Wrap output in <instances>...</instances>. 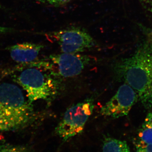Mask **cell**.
Here are the masks:
<instances>
[{
  "instance_id": "cell-1",
  "label": "cell",
  "mask_w": 152,
  "mask_h": 152,
  "mask_svg": "<svg viewBox=\"0 0 152 152\" xmlns=\"http://www.w3.org/2000/svg\"><path fill=\"white\" fill-rule=\"evenodd\" d=\"M118 77L132 87L145 108L152 110V43L141 44L134 53L115 64Z\"/></svg>"
},
{
  "instance_id": "cell-2",
  "label": "cell",
  "mask_w": 152,
  "mask_h": 152,
  "mask_svg": "<svg viewBox=\"0 0 152 152\" xmlns=\"http://www.w3.org/2000/svg\"><path fill=\"white\" fill-rule=\"evenodd\" d=\"M34 117L32 104L26 101L18 87L9 83L0 85V132L25 128Z\"/></svg>"
},
{
  "instance_id": "cell-3",
  "label": "cell",
  "mask_w": 152,
  "mask_h": 152,
  "mask_svg": "<svg viewBox=\"0 0 152 152\" xmlns=\"http://www.w3.org/2000/svg\"><path fill=\"white\" fill-rule=\"evenodd\" d=\"M38 67L26 69L17 79V83L26 92L31 104L39 100L51 101L58 92V82L52 77L54 75H48Z\"/></svg>"
},
{
  "instance_id": "cell-4",
  "label": "cell",
  "mask_w": 152,
  "mask_h": 152,
  "mask_svg": "<svg viewBox=\"0 0 152 152\" xmlns=\"http://www.w3.org/2000/svg\"><path fill=\"white\" fill-rule=\"evenodd\" d=\"M94 108L93 101L90 99L71 106L56 128L58 135L64 141H67L80 134Z\"/></svg>"
},
{
  "instance_id": "cell-5",
  "label": "cell",
  "mask_w": 152,
  "mask_h": 152,
  "mask_svg": "<svg viewBox=\"0 0 152 152\" xmlns=\"http://www.w3.org/2000/svg\"><path fill=\"white\" fill-rule=\"evenodd\" d=\"M92 61L91 57L78 53H63L52 55L46 67L55 76L72 77L80 75Z\"/></svg>"
},
{
  "instance_id": "cell-6",
  "label": "cell",
  "mask_w": 152,
  "mask_h": 152,
  "mask_svg": "<svg viewBox=\"0 0 152 152\" xmlns=\"http://www.w3.org/2000/svg\"><path fill=\"white\" fill-rule=\"evenodd\" d=\"M51 37L58 43L63 53H79L96 45L94 40L88 33L78 28L55 32Z\"/></svg>"
},
{
  "instance_id": "cell-7",
  "label": "cell",
  "mask_w": 152,
  "mask_h": 152,
  "mask_svg": "<svg viewBox=\"0 0 152 152\" xmlns=\"http://www.w3.org/2000/svg\"><path fill=\"white\" fill-rule=\"evenodd\" d=\"M138 98L134 90L124 83L115 94L102 107L101 114L112 118L125 116L129 114Z\"/></svg>"
},
{
  "instance_id": "cell-8",
  "label": "cell",
  "mask_w": 152,
  "mask_h": 152,
  "mask_svg": "<svg viewBox=\"0 0 152 152\" xmlns=\"http://www.w3.org/2000/svg\"><path fill=\"white\" fill-rule=\"evenodd\" d=\"M40 44L24 42L17 44L8 48L11 58L18 63H31L37 58L43 48Z\"/></svg>"
},
{
  "instance_id": "cell-9",
  "label": "cell",
  "mask_w": 152,
  "mask_h": 152,
  "mask_svg": "<svg viewBox=\"0 0 152 152\" xmlns=\"http://www.w3.org/2000/svg\"><path fill=\"white\" fill-rule=\"evenodd\" d=\"M102 148L103 152H130L126 142L111 137L104 139Z\"/></svg>"
},
{
  "instance_id": "cell-10",
  "label": "cell",
  "mask_w": 152,
  "mask_h": 152,
  "mask_svg": "<svg viewBox=\"0 0 152 152\" xmlns=\"http://www.w3.org/2000/svg\"><path fill=\"white\" fill-rule=\"evenodd\" d=\"M139 141L146 144H152V112L147 115L138 132Z\"/></svg>"
},
{
  "instance_id": "cell-11",
  "label": "cell",
  "mask_w": 152,
  "mask_h": 152,
  "mask_svg": "<svg viewBox=\"0 0 152 152\" xmlns=\"http://www.w3.org/2000/svg\"><path fill=\"white\" fill-rule=\"evenodd\" d=\"M0 152H32L27 147L21 145L0 144Z\"/></svg>"
},
{
  "instance_id": "cell-12",
  "label": "cell",
  "mask_w": 152,
  "mask_h": 152,
  "mask_svg": "<svg viewBox=\"0 0 152 152\" xmlns=\"http://www.w3.org/2000/svg\"><path fill=\"white\" fill-rule=\"evenodd\" d=\"M136 152H152V144H146L139 141L136 143Z\"/></svg>"
},
{
  "instance_id": "cell-13",
  "label": "cell",
  "mask_w": 152,
  "mask_h": 152,
  "mask_svg": "<svg viewBox=\"0 0 152 152\" xmlns=\"http://www.w3.org/2000/svg\"><path fill=\"white\" fill-rule=\"evenodd\" d=\"M47 1L53 5H61L67 3L71 0H47Z\"/></svg>"
},
{
  "instance_id": "cell-14",
  "label": "cell",
  "mask_w": 152,
  "mask_h": 152,
  "mask_svg": "<svg viewBox=\"0 0 152 152\" xmlns=\"http://www.w3.org/2000/svg\"><path fill=\"white\" fill-rule=\"evenodd\" d=\"M17 31L16 30L12 28L5 27L0 26V34H7V33H13Z\"/></svg>"
},
{
  "instance_id": "cell-15",
  "label": "cell",
  "mask_w": 152,
  "mask_h": 152,
  "mask_svg": "<svg viewBox=\"0 0 152 152\" xmlns=\"http://www.w3.org/2000/svg\"><path fill=\"white\" fill-rule=\"evenodd\" d=\"M150 40H151V42L152 43V34L151 36V39H150Z\"/></svg>"
}]
</instances>
